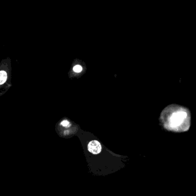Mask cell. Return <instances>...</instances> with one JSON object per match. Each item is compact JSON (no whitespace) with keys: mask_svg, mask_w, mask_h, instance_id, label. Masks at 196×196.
Returning a JSON list of instances; mask_svg holds the SVG:
<instances>
[{"mask_svg":"<svg viewBox=\"0 0 196 196\" xmlns=\"http://www.w3.org/2000/svg\"><path fill=\"white\" fill-rule=\"evenodd\" d=\"M88 150L94 154H98L101 151V144L97 140L91 141L88 144Z\"/></svg>","mask_w":196,"mask_h":196,"instance_id":"6da1fadb","label":"cell"},{"mask_svg":"<svg viewBox=\"0 0 196 196\" xmlns=\"http://www.w3.org/2000/svg\"><path fill=\"white\" fill-rule=\"evenodd\" d=\"M7 79V74L5 71H0V85L4 84Z\"/></svg>","mask_w":196,"mask_h":196,"instance_id":"7a4b0ae2","label":"cell"},{"mask_svg":"<svg viewBox=\"0 0 196 196\" xmlns=\"http://www.w3.org/2000/svg\"><path fill=\"white\" fill-rule=\"evenodd\" d=\"M73 70L76 73H80L82 70V67L80 65L75 66L73 68Z\"/></svg>","mask_w":196,"mask_h":196,"instance_id":"3957f363","label":"cell"},{"mask_svg":"<svg viewBox=\"0 0 196 196\" xmlns=\"http://www.w3.org/2000/svg\"><path fill=\"white\" fill-rule=\"evenodd\" d=\"M61 125H63V127H67L69 125V122L67 120H65L61 123Z\"/></svg>","mask_w":196,"mask_h":196,"instance_id":"277c9868","label":"cell"}]
</instances>
